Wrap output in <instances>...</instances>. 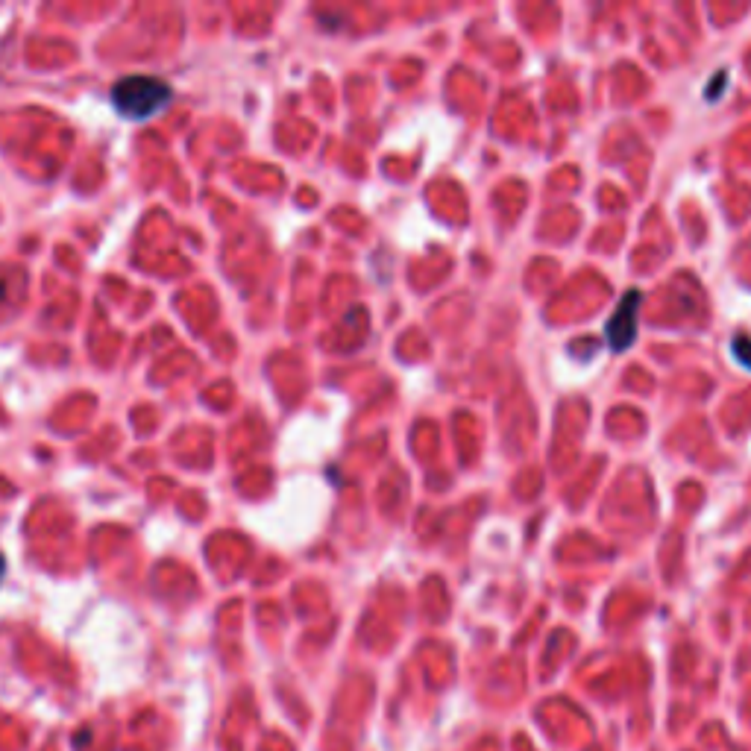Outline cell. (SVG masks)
<instances>
[{"instance_id":"obj_1","label":"cell","mask_w":751,"mask_h":751,"mask_svg":"<svg viewBox=\"0 0 751 751\" xmlns=\"http://www.w3.org/2000/svg\"><path fill=\"white\" fill-rule=\"evenodd\" d=\"M115 109L130 121H147L171 103V86L156 77H124L112 86Z\"/></svg>"},{"instance_id":"obj_2","label":"cell","mask_w":751,"mask_h":751,"mask_svg":"<svg viewBox=\"0 0 751 751\" xmlns=\"http://www.w3.org/2000/svg\"><path fill=\"white\" fill-rule=\"evenodd\" d=\"M637 317H640V291H628L619 300L617 311L605 323V341L614 353H622L637 338Z\"/></svg>"},{"instance_id":"obj_3","label":"cell","mask_w":751,"mask_h":751,"mask_svg":"<svg viewBox=\"0 0 751 751\" xmlns=\"http://www.w3.org/2000/svg\"><path fill=\"white\" fill-rule=\"evenodd\" d=\"M731 353H734V358L746 367V370H751V338L749 335H740V338H734L731 341Z\"/></svg>"},{"instance_id":"obj_4","label":"cell","mask_w":751,"mask_h":751,"mask_svg":"<svg viewBox=\"0 0 751 751\" xmlns=\"http://www.w3.org/2000/svg\"><path fill=\"white\" fill-rule=\"evenodd\" d=\"M3 570H6V564H3V555H0V578H3Z\"/></svg>"}]
</instances>
